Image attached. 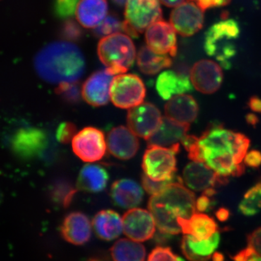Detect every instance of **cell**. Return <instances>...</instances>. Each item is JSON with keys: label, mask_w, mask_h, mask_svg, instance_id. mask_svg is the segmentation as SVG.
<instances>
[{"label": "cell", "mask_w": 261, "mask_h": 261, "mask_svg": "<svg viewBox=\"0 0 261 261\" xmlns=\"http://www.w3.org/2000/svg\"><path fill=\"white\" fill-rule=\"evenodd\" d=\"M56 92L57 94L67 102L73 104L80 100V87L77 82H65L59 84Z\"/></svg>", "instance_id": "836d02e7"}, {"label": "cell", "mask_w": 261, "mask_h": 261, "mask_svg": "<svg viewBox=\"0 0 261 261\" xmlns=\"http://www.w3.org/2000/svg\"><path fill=\"white\" fill-rule=\"evenodd\" d=\"M240 34V25L233 19L215 23L205 34L204 49L214 57L225 69H230L237 54L236 41Z\"/></svg>", "instance_id": "277c9868"}, {"label": "cell", "mask_w": 261, "mask_h": 261, "mask_svg": "<svg viewBox=\"0 0 261 261\" xmlns=\"http://www.w3.org/2000/svg\"><path fill=\"white\" fill-rule=\"evenodd\" d=\"M178 224L182 232L190 235L197 240L211 238L217 232L218 224L214 219L201 213H195L188 219H179Z\"/></svg>", "instance_id": "4316f807"}, {"label": "cell", "mask_w": 261, "mask_h": 261, "mask_svg": "<svg viewBox=\"0 0 261 261\" xmlns=\"http://www.w3.org/2000/svg\"><path fill=\"white\" fill-rule=\"evenodd\" d=\"M75 193L76 190L71 183L64 178H58L49 187V197L53 203L63 207H68L70 205Z\"/></svg>", "instance_id": "4dcf8cb0"}, {"label": "cell", "mask_w": 261, "mask_h": 261, "mask_svg": "<svg viewBox=\"0 0 261 261\" xmlns=\"http://www.w3.org/2000/svg\"><path fill=\"white\" fill-rule=\"evenodd\" d=\"M96 235L105 241L118 238L123 230V219L116 211L104 210L94 216L92 221Z\"/></svg>", "instance_id": "484cf974"}, {"label": "cell", "mask_w": 261, "mask_h": 261, "mask_svg": "<svg viewBox=\"0 0 261 261\" xmlns=\"http://www.w3.org/2000/svg\"><path fill=\"white\" fill-rule=\"evenodd\" d=\"M98 56L113 75L123 74L134 64L135 44L128 36L116 33L103 37L97 47Z\"/></svg>", "instance_id": "5b68a950"}, {"label": "cell", "mask_w": 261, "mask_h": 261, "mask_svg": "<svg viewBox=\"0 0 261 261\" xmlns=\"http://www.w3.org/2000/svg\"><path fill=\"white\" fill-rule=\"evenodd\" d=\"M107 145L110 152L121 160L133 158L140 147L137 136L129 128L123 126L113 128L109 132Z\"/></svg>", "instance_id": "ac0fdd59"}, {"label": "cell", "mask_w": 261, "mask_h": 261, "mask_svg": "<svg viewBox=\"0 0 261 261\" xmlns=\"http://www.w3.org/2000/svg\"><path fill=\"white\" fill-rule=\"evenodd\" d=\"M112 2L118 6L123 7L126 5L128 0H112Z\"/></svg>", "instance_id": "816d5d0a"}, {"label": "cell", "mask_w": 261, "mask_h": 261, "mask_svg": "<svg viewBox=\"0 0 261 261\" xmlns=\"http://www.w3.org/2000/svg\"><path fill=\"white\" fill-rule=\"evenodd\" d=\"M247 105L253 112L261 113V98L257 96H252L249 99Z\"/></svg>", "instance_id": "ee69618b"}, {"label": "cell", "mask_w": 261, "mask_h": 261, "mask_svg": "<svg viewBox=\"0 0 261 261\" xmlns=\"http://www.w3.org/2000/svg\"><path fill=\"white\" fill-rule=\"evenodd\" d=\"M113 76L107 70L91 75L82 87V95L84 100L94 107L107 104L111 97Z\"/></svg>", "instance_id": "e0dca14e"}, {"label": "cell", "mask_w": 261, "mask_h": 261, "mask_svg": "<svg viewBox=\"0 0 261 261\" xmlns=\"http://www.w3.org/2000/svg\"><path fill=\"white\" fill-rule=\"evenodd\" d=\"M107 0H81L75 16L86 29H95L108 16Z\"/></svg>", "instance_id": "d4e9b609"}, {"label": "cell", "mask_w": 261, "mask_h": 261, "mask_svg": "<svg viewBox=\"0 0 261 261\" xmlns=\"http://www.w3.org/2000/svg\"><path fill=\"white\" fill-rule=\"evenodd\" d=\"M109 176L107 171L99 165L88 164L81 170L77 187L89 192H99L107 186Z\"/></svg>", "instance_id": "83f0119b"}, {"label": "cell", "mask_w": 261, "mask_h": 261, "mask_svg": "<svg viewBox=\"0 0 261 261\" xmlns=\"http://www.w3.org/2000/svg\"><path fill=\"white\" fill-rule=\"evenodd\" d=\"M186 1L187 0H160L162 4L169 7V8H173V7L176 8L178 5H181L182 3Z\"/></svg>", "instance_id": "bcb514c9"}, {"label": "cell", "mask_w": 261, "mask_h": 261, "mask_svg": "<svg viewBox=\"0 0 261 261\" xmlns=\"http://www.w3.org/2000/svg\"><path fill=\"white\" fill-rule=\"evenodd\" d=\"M137 65L142 73L153 75L172 65V60L166 55H159L147 46H142L137 55Z\"/></svg>", "instance_id": "f1b7e54d"}, {"label": "cell", "mask_w": 261, "mask_h": 261, "mask_svg": "<svg viewBox=\"0 0 261 261\" xmlns=\"http://www.w3.org/2000/svg\"><path fill=\"white\" fill-rule=\"evenodd\" d=\"M61 233L68 243L83 245L88 243L92 236L90 221L83 213H70L62 223Z\"/></svg>", "instance_id": "d6986e66"}, {"label": "cell", "mask_w": 261, "mask_h": 261, "mask_svg": "<svg viewBox=\"0 0 261 261\" xmlns=\"http://www.w3.org/2000/svg\"><path fill=\"white\" fill-rule=\"evenodd\" d=\"M125 21L136 32L142 33L162 20L160 0H128L125 8Z\"/></svg>", "instance_id": "30bf717a"}, {"label": "cell", "mask_w": 261, "mask_h": 261, "mask_svg": "<svg viewBox=\"0 0 261 261\" xmlns=\"http://www.w3.org/2000/svg\"><path fill=\"white\" fill-rule=\"evenodd\" d=\"M250 141L245 135L221 125L207 128L199 137L203 162L221 176H240L245 173L244 159Z\"/></svg>", "instance_id": "6da1fadb"}, {"label": "cell", "mask_w": 261, "mask_h": 261, "mask_svg": "<svg viewBox=\"0 0 261 261\" xmlns=\"http://www.w3.org/2000/svg\"><path fill=\"white\" fill-rule=\"evenodd\" d=\"M146 88L143 81L132 73L117 75L111 87V99L115 106L130 109L144 102Z\"/></svg>", "instance_id": "52a82bcc"}, {"label": "cell", "mask_w": 261, "mask_h": 261, "mask_svg": "<svg viewBox=\"0 0 261 261\" xmlns=\"http://www.w3.org/2000/svg\"><path fill=\"white\" fill-rule=\"evenodd\" d=\"M224 80V73L220 65L211 60H201L193 65L190 72V80L193 87L202 94H211L217 92Z\"/></svg>", "instance_id": "5bb4252c"}, {"label": "cell", "mask_w": 261, "mask_h": 261, "mask_svg": "<svg viewBox=\"0 0 261 261\" xmlns=\"http://www.w3.org/2000/svg\"><path fill=\"white\" fill-rule=\"evenodd\" d=\"M190 125L173 121L167 117H163L162 124L159 129L149 140L148 145L171 147L180 144L187 135Z\"/></svg>", "instance_id": "603a6c76"}, {"label": "cell", "mask_w": 261, "mask_h": 261, "mask_svg": "<svg viewBox=\"0 0 261 261\" xmlns=\"http://www.w3.org/2000/svg\"><path fill=\"white\" fill-rule=\"evenodd\" d=\"M38 75L53 84L76 82L85 71L80 48L69 42H55L43 47L34 59Z\"/></svg>", "instance_id": "7a4b0ae2"}, {"label": "cell", "mask_w": 261, "mask_h": 261, "mask_svg": "<svg viewBox=\"0 0 261 261\" xmlns=\"http://www.w3.org/2000/svg\"><path fill=\"white\" fill-rule=\"evenodd\" d=\"M123 31V22L115 15H108L102 23L94 29V35L97 37H106Z\"/></svg>", "instance_id": "d6a6232c"}, {"label": "cell", "mask_w": 261, "mask_h": 261, "mask_svg": "<svg viewBox=\"0 0 261 261\" xmlns=\"http://www.w3.org/2000/svg\"><path fill=\"white\" fill-rule=\"evenodd\" d=\"M163 119L159 108L152 103L143 102L129 109L127 123L136 136L148 140L159 129Z\"/></svg>", "instance_id": "ba28073f"}, {"label": "cell", "mask_w": 261, "mask_h": 261, "mask_svg": "<svg viewBox=\"0 0 261 261\" xmlns=\"http://www.w3.org/2000/svg\"><path fill=\"white\" fill-rule=\"evenodd\" d=\"M193 85L189 77L181 76L173 70H166L158 77L156 81V90L165 100H169L174 96L190 92Z\"/></svg>", "instance_id": "cb8c5ba5"}, {"label": "cell", "mask_w": 261, "mask_h": 261, "mask_svg": "<svg viewBox=\"0 0 261 261\" xmlns=\"http://www.w3.org/2000/svg\"><path fill=\"white\" fill-rule=\"evenodd\" d=\"M215 188L208 189L203 192L202 195L196 201V208L199 212H206L212 208L214 205L213 197L216 195Z\"/></svg>", "instance_id": "ab89813d"}, {"label": "cell", "mask_w": 261, "mask_h": 261, "mask_svg": "<svg viewBox=\"0 0 261 261\" xmlns=\"http://www.w3.org/2000/svg\"><path fill=\"white\" fill-rule=\"evenodd\" d=\"M111 196L115 205L118 207L132 209L140 205L143 200L144 192L137 182L123 178L113 184Z\"/></svg>", "instance_id": "44dd1931"}, {"label": "cell", "mask_w": 261, "mask_h": 261, "mask_svg": "<svg viewBox=\"0 0 261 261\" xmlns=\"http://www.w3.org/2000/svg\"><path fill=\"white\" fill-rule=\"evenodd\" d=\"M111 252L113 261H145L146 257L145 247L128 239L118 240Z\"/></svg>", "instance_id": "f546056e"}, {"label": "cell", "mask_w": 261, "mask_h": 261, "mask_svg": "<svg viewBox=\"0 0 261 261\" xmlns=\"http://www.w3.org/2000/svg\"><path fill=\"white\" fill-rule=\"evenodd\" d=\"M181 178L170 184L162 192L152 196L148 202L159 231L176 235L182 232L178 219H188L195 214V194L182 183Z\"/></svg>", "instance_id": "3957f363"}, {"label": "cell", "mask_w": 261, "mask_h": 261, "mask_svg": "<svg viewBox=\"0 0 261 261\" xmlns=\"http://www.w3.org/2000/svg\"><path fill=\"white\" fill-rule=\"evenodd\" d=\"M170 20L176 33L182 37H191L203 27V10L193 0H187L175 8Z\"/></svg>", "instance_id": "7c38bea8"}, {"label": "cell", "mask_w": 261, "mask_h": 261, "mask_svg": "<svg viewBox=\"0 0 261 261\" xmlns=\"http://www.w3.org/2000/svg\"><path fill=\"white\" fill-rule=\"evenodd\" d=\"M244 164L252 168L260 167L261 166V152L253 149V150L247 152L245 159H244Z\"/></svg>", "instance_id": "b9f144b4"}, {"label": "cell", "mask_w": 261, "mask_h": 261, "mask_svg": "<svg viewBox=\"0 0 261 261\" xmlns=\"http://www.w3.org/2000/svg\"><path fill=\"white\" fill-rule=\"evenodd\" d=\"M213 261H225L224 256L220 252H216L213 255Z\"/></svg>", "instance_id": "f907efd6"}, {"label": "cell", "mask_w": 261, "mask_h": 261, "mask_svg": "<svg viewBox=\"0 0 261 261\" xmlns=\"http://www.w3.org/2000/svg\"><path fill=\"white\" fill-rule=\"evenodd\" d=\"M155 221L149 211L132 208L123 215V232L133 241L145 242L155 233Z\"/></svg>", "instance_id": "9a60e30c"}, {"label": "cell", "mask_w": 261, "mask_h": 261, "mask_svg": "<svg viewBox=\"0 0 261 261\" xmlns=\"http://www.w3.org/2000/svg\"><path fill=\"white\" fill-rule=\"evenodd\" d=\"M173 236V235L169 234V233H163L159 231V232L154 235V241L158 244H165L170 241Z\"/></svg>", "instance_id": "f6af8a7d"}, {"label": "cell", "mask_w": 261, "mask_h": 261, "mask_svg": "<svg viewBox=\"0 0 261 261\" xmlns=\"http://www.w3.org/2000/svg\"><path fill=\"white\" fill-rule=\"evenodd\" d=\"M180 151V144L171 147L149 145L142 159L144 174L153 181L173 180L176 172V154Z\"/></svg>", "instance_id": "8992f818"}, {"label": "cell", "mask_w": 261, "mask_h": 261, "mask_svg": "<svg viewBox=\"0 0 261 261\" xmlns=\"http://www.w3.org/2000/svg\"><path fill=\"white\" fill-rule=\"evenodd\" d=\"M107 146L102 130L94 127H86L72 140L73 152L86 163L97 162L102 159Z\"/></svg>", "instance_id": "9c48e42d"}, {"label": "cell", "mask_w": 261, "mask_h": 261, "mask_svg": "<svg viewBox=\"0 0 261 261\" xmlns=\"http://www.w3.org/2000/svg\"><path fill=\"white\" fill-rule=\"evenodd\" d=\"M82 29L76 22L71 19L65 20L61 28V36L67 41H79L82 38Z\"/></svg>", "instance_id": "74e56055"}, {"label": "cell", "mask_w": 261, "mask_h": 261, "mask_svg": "<svg viewBox=\"0 0 261 261\" xmlns=\"http://www.w3.org/2000/svg\"><path fill=\"white\" fill-rule=\"evenodd\" d=\"M199 7L205 11L211 8L225 6L231 2V0H193Z\"/></svg>", "instance_id": "7bdbcfd3"}, {"label": "cell", "mask_w": 261, "mask_h": 261, "mask_svg": "<svg viewBox=\"0 0 261 261\" xmlns=\"http://www.w3.org/2000/svg\"><path fill=\"white\" fill-rule=\"evenodd\" d=\"M47 134L41 128L28 127L20 128L12 137L13 152L23 159L39 157L47 148Z\"/></svg>", "instance_id": "8fae6325"}, {"label": "cell", "mask_w": 261, "mask_h": 261, "mask_svg": "<svg viewBox=\"0 0 261 261\" xmlns=\"http://www.w3.org/2000/svg\"><path fill=\"white\" fill-rule=\"evenodd\" d=\"M183 181L192 191L205 192L226 185L228 178L220 176L205 163L192 162L184 169Z\"/></svg>", "instance_id": "4fadbf2b"}, {"label": "cell", "mask_w": 261, "mask_h": 261, "mask_svg": "<svg viewBox=\"0 0 261 261\" xmlns=\"http://www.w3.org/2000/svg\"><path fill=\"white\" fill-rule=\"evenodd\" d=\"M79 0H55L54 11L56 16L61 19L71 18L76 12Z\"/></svg>", "instance_id": "e575fe53"}, {"label": "cell", "mask_w": 261, "mask_h": 261, "mask_svg": "<svg viewBox=\"0 0 261 261\" xmlns=\"http://www.w3.org/2000/svg\"><path fill=\"white\" fill-rule=\"evenodd\" d=\"M76 132V127L70 122H63L57 128L56 138L61 143L68 144L73 140Z\"/></svg>", "instance_id": "f35d334b"}, {"label": "cell", "mask_w": 261, "mask_h": 261, "mask_svg": "<svg viewBox=\"0 0 261 261\" xmlns=\"http://www.w3.org/2000/svg\"><path fill=\"white\" fill-rule=\"evenodd\" d=\"M246 121L247 123L250 125H252V126H255L257 125V123L259 122L258 118H257V116H255V114H252V113H250V114H247L246 116Z\"/></svg>", "instance_id": "7dc6e473"}, {"label": "cell", "mask_w": 261, "mask_h": 261, "mask_svg": "<svg viewBox=\"0 0 261 261\" xmlns=\"http://www.w3.org/2000/svg\"><path fill=\"white\" fill-rule=\"evenodd\" d=\"M249 248L261 255V227L257 228L247 238Z\"/></svg>", "instance_id": "60d3db41"}, {"label": "cell", "mask_w": 261, "mask_h": 261, "mask_svg": "<svg viewBox=\"0 0 261 261\" xmlns=\"http://www.w3.org/2000/svg\"><path fill=\"white\" fill-rule=\"evenodd\" d=\"M199 106L190 94H178L168 100L165 106L166 117L180 123H193L198 116Z\"/></svg>", "instance_id": "ffe728a7"}, {"label": "cell", "mask_w": 261, "mask_h": 261, "mask_svg": "<svg viewBox=\"0 0 261 261\" xmlns=\"http://www.w3.org/2000/svg\"><path fill=\"white\" fill-rule=\"evenodd\" d=\"M87 261H111L106 255H95L89 257Z\"/></svg>", "instance_id": "c3c4849f"}, {"label": "cell", "mask_w": 261, "mask_h": 261, "mask_svg": "<svg viewBox=\"0 0 261 261\" xmlns=\"http://www.w3.org/2000/svg\"><path fill=\"white\" fill-rule=\"evenodd\" d=\"M228 216V212L226 209H221L217 212V217L221 221L227 219Z\"/></svg>", "instance_id": "681fc988"}, {"label": "cell", "mask_w": 261, "mask_h": 261, "mask_svg": "<svg viewBox=\"0 0 261 261\" xmlns=\"http://www.w3.org/2000/svg\"><path fill=\"white\" fill-rule=\"evenodd\" d=\"M220 239V233L218 231L211 238L203 240H197L193 237L186 234L182 239V252L190 261L208 260L219 247Z\"/></svg>", "instance_id": "7402d4cb"}, {"label": "cell", "mask_w": 261, "mask_h": 261, "mask_svg": "<svg viewBox=\"0 0 261 261\" xmlns=\"http://www.w3.org/2000/svg\"><path fill=\"white\" fill-rule=\"evenodd\" d=\"M239 211L245 216H255L261 211V183L251 187L244 195Z\"/></svg>", "instance_id": "1f68e13d"}, {"label": "cell", "mask_w": 261, "mask_h": 261, "mask_svg": "<svg viewBox=\"0 0 261 261\" xmlns=\"http://www.w3.org/2000/svg\"><path fill=\"white\" fill-rule=\"evenodd\" d=\"M178 179V178H176L173 180H169V181H153V180L151 179V178L147 177L145 174H144L142 177V184L144 190H145L149 195L154 196L159 195V194L162 192L170 184L177 181Z\"/></svg>", "instance_id": "8d00e7d4"}, {"label": "cell", "mask_w": 261, "mask_h": 261, "mask_svg": "<svg viewBox=\"0 0 261 261\" xmlns=\"http://www.w3.org/2000/svg\"><path fill=\"white\" fill-rule=\"evenodd\" d=\"M147 47L159 55L169 54L175 57L177 54V39L172 25L161 20L152 24L146 31Z\"/></svg>", "instance_id": "2e32d148"}, {"label": "cell", "mask_w": 261, "mask_h": 261, "mask_svg": "<svg viewBox=\"0 0 261 261\" xmlns=\"http://www.w3.org/2000/svg\"><path fill=\"white\" fill-rule=\"evenodd\" d=\"M147 261H185L171 250L170 247L159 246L152 250Z\"/></svg>", "instance_id": "d590c367"}]
</instances>
